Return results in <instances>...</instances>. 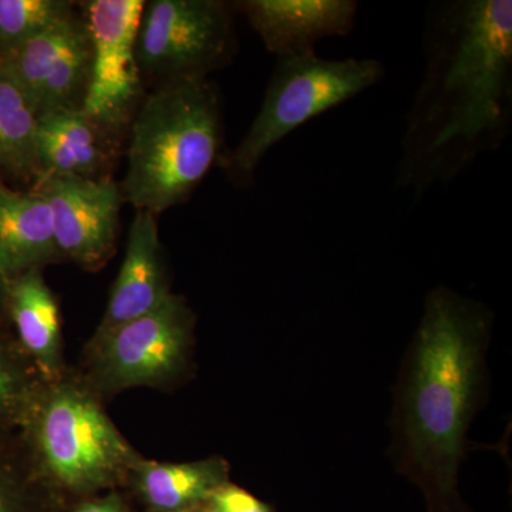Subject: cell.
<instances>
[{
  "label": "cell",
  "instance_id": "obj_1",
  "mask_svg": "<svg viewBox=\"0 0 512 512\" xmlns=\"http://www.w3.org/2000/svg\"><path fill=\"white\" fill-rule=\"evenodd\" d=\"M427 62L406 127L396 183L423 195L453 183L512 127L511 0H447L431 6Z\"/></svg>",
  "mask_w": 512,
  "mask_h": 512
},
{
  "label": "cell",
  "instance_id": "obj_2",
  "mask_svg": "<svg viewBox=\"0 0 512 512\" xmlns=\"http://www.w3.org/2000/svg\"><path fill=\"white\" fill-rule=\"evenodd\" d=\"M493 313L453 289L429 293L399 394V466L429 500L430 512H461L457 474L480 397Z\"/></svg>",
  "mask_w": 512,
  "mask_h": 512
},
{
  "label": "cell",
  "instance_id": "obj_3",
  "mask_svg": "<svg viewBox=\"0 0 512 512\" xmlns=\"http://www.w3.org/2000/svg\"><path fill=\"white\" fill-rule=\"evenodd\" d=\"M222 100L208 79L160 83L134 111L120 185L136 210L157 215L180 204L221 157Z\"/></svg>",
  "mask_w": 512,
  "mask_h": 512
},
{
  "label": "cell",
  "instance_id": "obj_4",
  "mask_svg": "<svg viewBox=\"0 0 512 512\" xmlns=\"http://www.w3.org/2000/svg\"><path fill=\"white\" fill-rule=\"evenodd\" d=\"M23 430L47 480L74 493L131 476L143 458L104 412L99 394L67 373L43 386Z\"/></svg>",
  "mask_w": 512,
  "mask_h": 512
},
{
  "label": "cell",
  "instance_id": "obj_5",
  "mask_svg": "<svg viewBox=\"0 0 512 512\" xmlns=\"http://www.w3.org/2000/svg\"><path fill=\"white\" fill-rule=\"evenodd\" d=\"M375 59L328 60L312 55L281 57L269 80L258 116L220 163L232 183L247 187L272 147L296 128L352 100L383 79Z\"/></svg>",
  "mask_w": 512,
  "mask_h": 512
},
{
  "label": "cell",
  "instance_id": "obj_6",
  "mask_svg": "<svg viewBox=\"0 0 512 512\" xmlns=\"http://www.w3.org/2000/svg\"><path fill=\"white\" fill-rule=\"evenodd\" d=\"M234 10L222 0L146 2L137 36L141 76L202 80L227 66L237 52Z\"/></svg>",
  "mask_w": 512,
  "mask_h": 512
},
{
  "label": "cell",
  "instance_id": "obj_7",
  "mask_svg": "<svg viewBox=\"0 0 512 512\" xmlns=\"http://www.w3.org/2000/svg\"><path fill=\"white\" fill-rule=\"evenodd\" d=\"M194 325L188 303L171 293L154 311L87 346L89 375L84 382L97 394L177 382L190 363Z\"/></svg>",
  "mask_w": 512,
  "mask_h": 512
},
{
  "label": "cell",
  "instance_id": "obj_8",
  "mask_svg": "<svg viewBox=\"0 0 512 512\" xmlns=\"http://www.w3.org/2000/svg\"><path fill=\"white\" fill-rule=\"evenodd\" d=\"M144 5V0H89L80 6L90 43L82 110L109 133L131 119L140 100L137 36Z\"/></svg>",
  "mask_w": 512,
  "mask_h": 512
},
{
  "label": "cell",
  "instance_id": "obj_9",
  "mask_svg": "<svg viewBox=\"0 0 512 512\" xmlns=\"http://www.w3.org/2000/svg\"><path fill=\"white\" fill-rule=\"evenodd\" d=\"M35 190L42 194L62 259L96 269L110 258L119 231L124 197L110 178L83 180L39 177Z\"/></svg>",
  "mask_w": 512,
  "mask_h": 512
},
{
  "label": "cell",
  "instance_id": "obj_10",
  "mask_svg": "<svg viewBox=\"0 0 512 512\" xmlns=\"http://www.w3.org/2000/svg\"><path fill=\"white\" fill-rule=\"evenodd\" d=\"M232 5L278 59L312 55L320 40L348 36L359 10L355 0H242Z\"/></svg>",
  "mask_w": 512,
  "mask_h": 512
},
{
  "label": "cell",
  "instance_id": "obj_11",
  "mask_svg": "<svg viewBox=\"0 0 512 512\" xmlns=\"http://www.w3.org/2000/svg\"><path fill=\"white\" fill-rule=\"evenodd\" d=\"M171 293L156 215L137 210L128 232L123 264L89 346L97 345L131 320L154 311Z\"/></svg>",
  "mask_w": 512,
  "mask_h": 512
},
{
  "label": "cell",
  "instance_id": "obj_12",
  "mask_svg": "<svg viewBox=\"0 0 512 512\" xmlns=\"http://www.w3.org/2000/svg\"><path fill=\"white\" fill-rule=\"evenodd\" d=\"M109 134L82 109L40 114L36 130L37 178H106L103 175L111 154Z\"/></svg>",
  "mask_w": 512,
  "mask_h": 512
},
{
  "label": "cell",
  "instance_id": "obj_13",
  "mask_svg": "<svg viewBox=\"0 0 512 512\" xmlns=\"http://www.w3.org/2000/svg\"><path fill=\"white\" fill-rule=\"evenodd\" d=\"M63 261L57 249L52 215L36 190L13 191L0 185V276L6 284Z\"/></svg>",
  "mask_w": 512,
  "mask_h": 512
},
{
  "label": "cell",
  "instance_id": "obj_14",
  "mask_svg": "<svg viewBox=\"0 0 512 512\" xmlns=\"http://www.w3.org/2000/svg\"><path fill=\"white\" fill-rule=\"evenodd\" d=\"M8 309L16 340L46 382L66 375L59 303L40 269L26 272L8 285Z\"/></svg>",
  "mask_w": 512,
  "mask_h": 512
},
{
  "label": "cell",
  "instance_id": "obj_15",
  "mask_svg": "<svg viewBox=\"0 0 512 512\" xmlns=\"http://www.w3.org/2000/svg\"><path fill=\"white\" fill-rule=\"evenodd\" d=\"M131 477L154 510L184 512L207 503L218 488L228 483V464L218 457L181 464L141 458Z\"/></svg>",
  "mask_w": 512,
  "mask_h": 512
},
{
  "label": "cell",
  "instance_id": "obj_16",
  "mask_svg": "<svg viewBox=\"0 0 512 512\" xmlns=\"http://www.w3.org/2000/svg\"><path fill=\"white\" fill-rule=\"evenodd\" d=\"M84 33L86 28L82 16L74 13L52 28L30 37L22 45L0 53V67L18 84L35 110L37 97L50 69Z\"/></svg>",
  "mask_w": 512,
  "mask_h": 512
},
{
  "label": "cell",
  "instance_id": "obj_17",
  "mask_svg": "<svg viewBox=\"0 0 512 512\" xmlns=\"http://www.w3.org/2000/svg\"><path fill=\"white\" fill-rule=\"evenodd\" d=\"M36 130L35 107L0 67V165L18 177L39 175Z\"/></svg>",
  "mask_w": 512,
  "mask_h": 512
},
{
  "label": "cell",
  "instance_id": "obj_18",
  "mask_svg": "<svg viewBox=\"0 0 512 512\" xmlns=\"http://www.w3.org/2000/svg\"><path fill=\"white\" fill-rule=\"evenodd\" d=\"M46 383L18 342H0V421L23 426Z\"/></svg>",
  "mask_w": 512,
  "mask_h": 512
},
{
  "label": "cell",
  "instance_id": "obj_19",
  "mask_svg": "<svg viewBox=\"0 0 512 512\" xmlns=\"http://www.w3.org/2000/svg\"><path fill=\"white\" fill-rule=\"evenodd\" d=\"M73 15L67 0H0V53Z\"/></svg>",
  "mask_w": 512,
  "mask_h": 512
},
{
  "label": "cell",
  "instance_id": "obj_20",
  "mask_svg": "<svg viewBox=\"0 0 512 512\" xmlns=\"http://www.w3.org/2000/svg\"><path fill=\"white\" fill-rule=\"evenodd\" d=\"M205 512H272L268 505L259 501L237 485L224 484L208 498Z\"/></svg>",
  "mask_w": 512,
  "mask_h": 512
},
{
  "label": "cell",
  "instance_id": "obj_21",
  "mask_svg": "<svg viewBox=\"0 0 512 512\" xmlns=\"http://www.w3.org/2000/svg\"><path fill=\"white\" fill-rule=\"evenodd\" d=\"M0 512H29L28 495L18 474L0 464Z\"/></svg>",
  "mask_w": 512,
  "mask_h": 512
},
{
  "label": "cell",
  "instance_id": "obj_22",
  "mask_svg": "<svg viewBox=\"0 0 512 512\" xmlns=\"http://www.w3.org/2000/svg\"><path fill=\"white\" fill-rule=\"evenodd\" d=\"M73 512H127L124 505L121 504L117 495H109L100 500L87 501L77 507Z\"/></svg>",
  "mask_w": 512,
  "mask_h": 512
},
{
  "label": "cell",
  "instance_id": "obj_23",
  "mask_svg": "<svg viewBox=\"0 0 512 512\" xmlns=\"http://www.w3.org/2000/svg\"><path fill=\"white\" fill-rule=\"evenodd\" d=\"M0 296H2V298H8V284L3 281L2 276H0Z\"/></svg>",
  "mask_w": 512,
  "mask_h": 512
},
{
  "label": "cell",
  "instance_id": "obj_24",
  "mask_svg": "<svg viewBox=\"0 0 512 512\" xmlns=\"http://www.w3.org/2000/svg\"><path fill=\"white\" fill-rule=\"evenodd\" d=\"M184 512H205V511H197V510H195V508H194V510H188V511H184Z\"/></svg>",
  "mask_w": 512,
  "mask_h": 512
}]
</instances>
